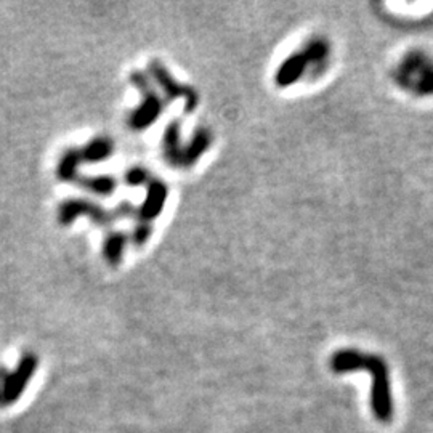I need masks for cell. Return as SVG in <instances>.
I'll return each instance as SVG.
<instances>
[{
    "label": "cell",
    "instance_id": "3",
    "mask_svg": "<svg viewBox=\"0 0 433 433\" xmlns=\"http://www.w3.org/2000/svg\"><path fill=\"white\" fill-rule=\"evenodd\" d=\"M37 366V356L26 353L13 371H0V407L13 405L21 398L33 376L36 374Z\"/></svg>",
    "mask_w": 433,
    "mask_h": 433
},
{
    "label": "cell",
    "instance_id": "10",
    "mask_svg": "<svg viewBox=\"0 0 433 433\" xmlns=\"http://www.w3.org/2000/svg\"><path fill=\"white\" fill-rule=\"evenodd\" d=\"M212 145V133L208 129L199 127L191 137V142L185 145L183 149V167H190V165L196 164L205 151Z\"/></svg>",
    "mask_w": 433,
    "mask_h": 433
},
{
    "label": "cell",
    "instance_id": "8",
    "mask_svg": "<svg viewBox=\"0 0 433 433\" xmlns=\"http://www.w3.org/2000/svg\"><path fill=\"white\" fill-rule=\"evenodd\" d=\"M169 188L164 181L158 178L151 180L146 190V198L138 208V220L151 221L163 212L165 201H167Z\"/></svg>",
    "mask_w": 433,
    "mask_h": 433
},
{
    "label": "cell",
    "instance_id": "15",
    "mask_svg": "<svg viewBox=\"0 0 433 433\" xmlns=\"http://www.w3.org/2000/svg\"><path fill=\"white\" fill-rule=\"evenodd\" d=\"M124 181L129 186H143L151 181V175L142 165H133L124 174Z\"/></svg>",
    "mask_w": 433,
    "mask_h": 433
},
{
    "label": "cell",
    "instance_id": "2",
    "mask_svg": "<svg viewBox=\"0 0 433 433\" xmlns=\"http://www.w3.org/2000/svg\"><path fill=\"white\" fill-rule=\"evenodd\" d=\"M130 82L135 85V89L142 93V104H138L129 118V125L132 130H146L149 125H153L159 116L164 111V102L160 100L158 92L151 85L148 75L142 71H133L130 74Z\"/></svg>",
    "mask_w": 433,
    "mask_h": 433
},
{
    "label": "cell",
    "instance_id": "4",
    "mask_svg": "<svg viewBox=\"0 0 433 433\" xmlns=\"http://www.w3.org/2000/svg\"><path fill=\"white\" fill-rule=\"evenodd\" d=\"M327 55V45L323 40H313L304 50L297 52L286 59L281 64V68L276 71L275 82L279 87H288V85L297 82L300 75L305 73L311 62H320Z\"/></svg>",
    "mask_w": 433,
    "mask_h": 433
},
{
    "label": "cell",
    "instance_id": "1",
    "mask_svg": "<svg viewBox=\"0 0 433 433\" xmlns=\"http://www.w3.org/2000/svg\"><path fill=\"white\" fill-rule=\"evenodd\" d=\"M331 367L337 374L356 369H366L372 376L371 406L374 416L382 422H389L394 416L391 403L389 367L380 356L365 355L355 350H340L331 358Z\"/></svg>",
    "mask_w": 433,
    "mask_h": 433
},
{
    "label": "cell",
    "instance_id": "6",
    "mask_svg": "<svg viewBox=\"0 0 433 433\" xmlns=\"http://www.w3.org/2000/svg\"><path fill=\"white\" fill-rule=\"evenodd\" d=\"M85 215L98 225H108L116 220L113 210H107L85 199H68L58 208V221L62 225H71L77 217Z\"/></svg>",
    "mask_w": 433,
    "mask_h": 433
},
{
    "label": "cell",
    "instance_id": "9",
    "mask_svg": "<svg viewBox=\"0 0 433 433\" xmlns=\"http://www.w3.org/2000/svg\"><path fill=\"white\" fill-rule=\"evenodd\" d=\"M181 130L180 120H172L165 129L163 135V153L169 164L174 167H183V149L185 145H181Z\"/></svg>",
    "mask_w": 433,
    "mask_h": 433
},
{
    "label": "cell",
    "instance_id": "16",
    "mask_svg": "<svg viewBox=\"0 0 433 433\" xmlns=\"http://www.w3.org/2000/svg\"><path fill=\"white\" fill-rule=\"evenodd\" d=\"M151 234H153V226H151V221L138 220V223L135 225L132 234H130V239H132V243L137 246V248H142V246L148 243Z\"/></svg>",
    "mask_w": 433,
    "mask_h": 433
},
{
    "label": "cell",
    "instance_id": "5",
    "mask_svg": "<svg viewBox=\"0 0 433 433\" xmlns=\"http://www.w3.org/2000/svg\"><path fill=\"white\" fill-rule=\"evenodd\" d=\"M149 74L151 79H154V82L159 85L165 97L169 100H185V113H191L198 107L199 97L191 87H186L177 79L174 77L167 68L159 62H151L149 63Z\"/></svg>",
    "mask_w": 433,
    "mask_h": 433
},
{
    "label": "cell",
    "instance_id": "13",
    "mask_svg": "<svg viewBox=\"0 0 433 433\" xmlns=\"http://www.w3.org/2000/svg\"><path fill=\"white\" fill-rule=\"evenodd\" d=\"M82 163L80 149L71 148L62 154L57 165V177L62 181H74L79 178V165Z\"/></svg>",
    "mask_w": 433,
    "mask_h": 433
},
{
    "label": "cell",
    "instance_id": "12",
    "mask_svg": "<svg viewBox=\"0 0 433 433\" xmlns=\"http://www.w3.org/2000/svg\"><path fill=\"white\" fill-rule=\"evenodd\" d=\"M127 234L122 231H111L104 238L103 243V257L111 266L119 265L124 259L125 248H127Z\"/></svg>",
    "mask_w": 433,
    "mask_h": 433
},
{
    "label": "cell",
    "instance_id": "7",
    "mask_svg": "<svg viewBox=\"0 0 433 433\" xmlns=\"http://www.w3.org/2000/svg\"><path fill=\"white\" fill-rule=\"evenodd\" d=\"M403 77L406 85L417 89L419 92H433V64L424 57L414 55L407 58L403 66Z\"/></svg>",
    "mask_w": 433,
    "mask_h": 433
},
{
    "label": "cell",
    "instance_id": "11",
    "mask_svg": "<svg viewBox=\"0 0 433 433\" xmlns=\"http://www.w3.org/2000/svg\"><path fill=\"white\" fill-rule=\"evenodd\" d=\"M79 149H80V158H82V163L97 164V163H103V160H107L111 158V156H113L114 143L107 137H98V138L90 140L87 145Z\"/></svg>",
    "mask_w": 433,
    "mask_h": 433
},
{
    "label": "cell",
    "instance_id": "14",
    "mask_svg": "<svg viewBox=\"0 0 433 433\" xmlns=\"http://www.w3.org/2000/svg\"><path fill=\"white\" fill-rule=\"evenodd\" d=\"M75 183L98 196H109L118 188V180L109 177V175H95V177H82V175H79Z\"/></svg>",
    "mask_w": 433,
    "mask_h": 433
}]
</instances>
